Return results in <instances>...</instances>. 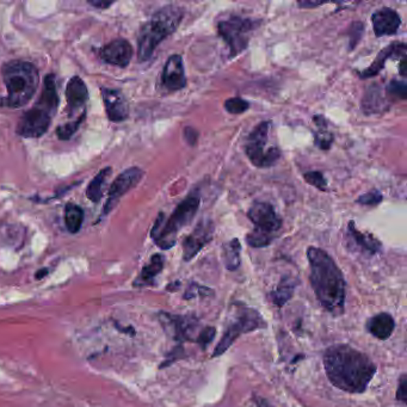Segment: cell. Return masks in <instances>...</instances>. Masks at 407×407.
<instances>
[{"mask_svg":"<svg viewBox=\"0 0 407 407\" xmlns=\"http://www.w3.org/2000/svg\"><path fill=\"white\" fill-rule=\"evenodd\" d=\"M266 324L261 314L248 307H243L235 313L234 321L224 329V334L216 345L213 357L220 356L229 350V347L242 336L255 329H263Z\"/></svg>","mask_w":407,"mask_h":407,"instance_id":"cell-9","label":"cell"},{"mask_svg":"<svg viewBox=\"0 0 407 407\" xmlns=\"http://www.w3.org/2000/svg\"><path fill=\"white\" fill-rule=\"evenodd\" d=\"M240 251L242 245L238 239L234 238L226 243L222 247V258L226 269L229 271H234L240 266Z\"/></svg>","mask_w":407,"mask_h":407,"instance_id":"cell-25","label":"cell"},{"mask_svg":"<svg viewBox=\"0 0 407 407\" xmlns=\"http://www.w3.org/2000/svg\"><path fill=\"white\" fill-rule=\"evenodd\" d=\"M201 203V195L198 190H192L188 197L176 207L174 213L166 218L161 213L151 231V238L161 250H170L177 243L179 231L188 226L196 216Z\"/></svg>","mask_w":407,"mask_h":407,"instance_id":"cell-5","label":"cell"},{"mask_svg":"<svg viewBox=\"0 0 407 407\" xmlns=\"http://www.w3.org/2000/svg\"><path fill=\"white\" fill-rule=\"evenodd\" d=\"M110 174H111V167H104L90 182L86 189V196L90 201L93 202V203H98V202L101 201L102 196H103L102 188H103V184L106 182V179L109 177Z\"/></svg>","mask_w":407,"mask_h":407,"instance_id":"cell-28","label":"cell"},{"mask_svg":"<svg viewBox=\"0 0 407 407\" xmlns=\"http://www.w3.org/2000/svg\"><path fill=\"white\" fill-rule=\"evenodd\" d=\"M216 334V331L214 327H206V329H201L197 336L196 343L200 344L202 349H206L213 342Z\"/></svg>","mask_w":407,"mask_h":407,"instance_id":"cell-35","label":"cell"},{"mask_svg":"<svg viewBox=\"0 0 407 407\" xmlns=\"http://www.w3.org/2000/svg\"><path fill=\"white\" fill-rule=\"evenodd\" d=\"M326 4V3H321V1H300L299 6L302 9H311V8H316V6H321V5Z\"/></svg>","mask_w":407,"mask_h":407,"instance_id":"cell-40","label":"cell"},{"mask_svg":"<svg viewBox=\"0 0 407 407\" xmlns=\"http://www.w3.org/2000/svg\"><path fill=\"white\" fill-rule=\"evenodd\" d=\"M255 229L246 235L248 245L255 248L269 246L282 227V219L268 202H255L247 213Z\"/></svg>","mask_w":407,"mask_h":407,"instance_id":"cell-6","label":"cell"},{"mask_svg":"<svg viewBox=\"0 0 407 407\" xmlns=\"http://www.w3.org/2000/svg\"><path fill=\"white\" fill-rule=\"evenodd\" d=\"M66 98H67V106L71 114H73L74 111H78L80 108L86 104L89 100V90L84 80L78 75H74L69 79L66 87Z\"/></svg>","mask_w":407,"mask_h":407,"instance_id":"cell-18","label":"cell"},{"mask_svg":"<svg viewBox=\"0 0 407 407\" xmlns=\"http://www.w3.org/2000/svg\"><path fill=\"white\" fill-rule=\"evenodd\" d=\"M393 56H402V58L406 56V45L400 43V42H394L392 45L384 47V49L376 56L374 62L368 69L361 71V72H357L358 77L362 79L375 77L384 69L386 61Z\"/></svg>","mask_w":407,"mask_h":407,"instance_id":"cell-17","label":"cell"},{"mask_svg":"<svg viewBox=\"0 0 407 407\" xmlns=\"http://www.w3.org/2000/svg\"><path fill=\"white\" fill-rule=\"evenodd\" d=\"M258 407H272L270 406V405H269V404H266V402H264V403H261V405H259V406Z\"/></svg>","mask_w":407,"mask_h":407,"instance_id":"cell-43","label":"cell"},{"mask_svg":"<svg viewBox=\"0 0 407 407\" xmlns=\"http://www.w3.org/2000/svg\"><path fill=\"white\" fill-rule=\"evenodd\" d=\"M270 121H264L257 126L247 137L245 153L252 164L259 169L274 166L281 158V151L277 147L266 148L270 133Z\"/></svg>","mask_w":407,"mask_h":407,"instance_id":"cell-8","label":"cell"},{"mask_svg":"<svg viewBox=\"0 0 407 407\" xmlns=\"http://www.w3.org/2000/svg\"><path fill=\"white\" fill-rule=\"evenodd\" d=\"M405 69H406V56H405V58H402V64H400V74H402V75H405V74H406Z\"/></svg>","mask_w":407,"mask_h":407,"instance_id":"cell-42","label":"cell"},{"mask_svg":"<svg viewBox=\"0 0 407 407\" xmlns=\"http://www.w3.org/2000/svg\"><path fill=\"white\" fill-rule=\"evenodd\" d=\"M184 139H185V141L188 142L189 145L194 146L197 142V139H198V133L191 127H187V128L184 129Z\"/></svg>","mask_w":407,"mask_h":407,"instance_id":"cell-38","label":"cell"},{"mask_svg":"<svg viewBox=\"0 0 407 407\" xmlns=\"http://www.w3.org/2000/svg\"><path fill=\"white\" fill-rule=\"evenodd\" d=\"M47 275H48V269H41V270L37 271L36 275H35V279H42Z\"/></svg>","mask_w":407,"mask_h":407,"instance_id":"cell-41","label":"cell"},{"mask_svg":"<svg viewBox=\"0 0 407 407\" xmlns=\"http://www.w3.org/2000/svg\"><path fill=\"white\" fill-rule=\"evenodd\" d=\"M381 201H382V194L379 190L367 192L357 198V203H360L362 206H376L381 203Z\"/></svg>","mask_w":407,"mask_h":407,"instance_id":"cell-34","label":"cell"},{"mask_svg":"<svg viewBox=\"0 0 407 407\" xmlns=\"http://www.w3.org/2000/svg\"><path fill=\"white\" fill-rule=\"evenodd\" d=\"M363 110L367 114H374V113H380L386 109L384 106V100L381 95L380 87L377 85H371V89L367 91L366 96L363 98Z\"/></svg>","mask_w":407,"mask_h":407,"instance_id":"cell-27","label":"cell"},{"mask_svg":"<svg viewBox=\"0 0 407 407\" xmlns=\"http://www.w3.org/2000/svg\"><path fill=\"white\" fill-rule=\"evenodd\" d=\"M143 177V171L139 167H130L119 174L113 184L110 185L109 192H108V200H106V206L103 208L101 218L108 216L110 211L117 206L119 200L130 191L132 189L135 188L139 182Z\"/></svg>","mask_w":407,"mask_h":407,"instance_id":"cell-11","label":"cell"},{"mask_svg":"<svg viewBox=\"0 0 407 407\" xmlns=\"http://www.w3.org/2000/svg\"><path fill=\"white\" fill-rule=\"evenodd\" d=\"M303 178L307 183L311 184L314 188L321 190V191H326L327 190V182H326L324 174H321V171H310L303 174Z\"/></svg>","mask_w":407,"mask_h":407,"instance_id":"cell-32","label":"cell"},{"mask_svg":"<svg viewBox=\"0 0 407 407\" xmlns=\"http://www.w3.org/2000/svg\"><path fill=\"white\" fill-rule=\"evenodd\" d=\"M86 117V113L80 115L79 119H75L73 122H69V124H62L56 128V135L59 137L60 140L62 141H67L71 137H73L75 132L78 130L80 124L84 122V119Z\"/></svg>","mask_w":407,"mask_h":407,"instance_id":"cell-30","label":"cell"},{"mask_svg":"<svg viewBox=\"0 0 407 407\" xmlns=\"http://www.w3.org/2000/svg\"><path fill=\"white\" fill-rule=\"evenodd\" d=\"M53 117L54 116L51 113L35 104L34 108L27 110V113H24L23 116L21 117L16 132L19 137H25V139L43 137L51 127Z\"/></svg>","mask_w":407,"mask_h":407,"instance_id":"cell-10","label":"cell"},{"mask_svg":"<svg viewBox=\"0 0 407 407\" xmlns=\"http://www.w3.org/2000/svg\"><path fill=\"white\" fill-rule=\"evenodd\" d=\"M214 234V224L209 219H202L191 233L183 242L184 261H190L197 256L207 244L211 242Z\"/></svg>","mask_w":407,"mask_h":407,"instance_id":"cell-12","label":"cell"},{"mask_svg":"<svg viewBox=\"0 0 407 407\" xmlns=\"http://www.w3.org/2000/svg\"><path fill=\"white\" fill-rule=\"evenodd\" d=\"M248 108H250L248 102L245 101L243 98H240V97H233V98H229V100L224 102V109L229 114H244L245 111L248 110Z\"/></svg>","mask_w":407,"mask_h":407,"instance_id":"cell-31","label":"cell"},{"mask_svg":"<svg viewBox=\"0 0 407 407\" xmlns=\"http://www.w3.org/2000/svg\"><path fill=\"white\" fill-rule=\"evenodd\" d=\"M60 100L56 90V82L55 75L53 73L47 74L46 78L43 80V87L40 100L36 102L37 106L46 109L53 116L56 114V110L59 106Z\"/></svg>","mask_w":407,"mask_h":407,"instance_id":"cell-20","label":"cell"},{"mask_svg":"<svg viewBox=\"0 0 407 407\" xmlns=\"http://www.w3.org/2000/svg\"><path fill=\"white\" fill-rule=\"evenodd\" d=\"M316 126L319 130L314 134V142L316 147H319L323 151H329L332 142H334V134L327 130V124H326L324 116H316L314 117Z\"/></svg>","mask_w":407,"mask_h":407,"instance_id":"cell-29","label":"cell"},{"mask_svg":"<svg viewBox=\"0 0 407 407\" xmlns=\"http://www.w3.org/2000/svg\"><path fill=\"white\" fill-rule=\"evenodd\" d=\"M133 54V47L124 38H116L100 51V56L104 62L122 69L130 64Z\"/></svg>","mask_w":407,"mask_h":407,"instance_id":"cell-14","label":"cell"},{"mask_svg":"<svg viewBox=\"0 0 407 407\" xmlns=\"http://www.w3.org/2000/svg\"><path fill=\"white\" fill-rule=\"evenodd\" d=\"M363 30H364V25H363L362 22H353V23L351 24V27H350V32H351L353 35H350V49H353L357 43H358V41L361 40Z\"/></svg>","mask_w":407,"mask_h":407,"instance_id":"cell-36","label":"cell"},{"mask_svg":"<svg viewBox=\"0 0 407 407\" xmlns=\"http://www.w3.org/2000/svg\"><path fill=\"white\" fill-rule=\"evenodd\" d=\"M387 92H388L389 95L398 97V98H400V100H406V82H402V80H397V79H393L392 82H389L388 87H387Z\"/></svg>","mask_w":407,"mask_h":407,"instance_id":"cell-33","label":"cell"},{"mask_svg":"<svg viewBox=\"0 0 407 407\" xmlns=\"http://www.w3.org/2000/svg\"><path fill=\"white\" fill-rule=\"evenodd\" d=\"M295 287H296V281L293 277L283 276L277 284V287L271 292V301L274 302L276 306H283L293 298Z\"/></svg>","mask_w":407,"mask_h":407,"instance_id":"cell-23","label":"cell"},{"mask_svg":"<svg viewBox=\"0 0 407 407\" xmlns=\"http://www.w3.org/2000/svg\"><path fill=\"white\" fill-rule=\"evenodd\" d=\"M349 234L351 235V238L353 239V242L362 247L364 251L371 253V255H376L381 251L382 245L377 239L374 238L371 234L362 233L358 232L356 227H355V222L350 221L349 222Z\"/></svg>","mask_w":407,"mask_h":407,"instance_id":"cell-24","label":"cell"},{"mask_svg":"<svg viewBox=\"0 0 407 407\" xmlns=\"http://www.w3.org/2000/svg\"><path fill=\"white\" fill-rule=\"evenodd\" d=\"M261 24V19H246L240 16L220 21L218 32L229 46L231 58L237 56L246 49L252 32Z\"/></svg>","mask_w":407,"mask_h":407,"instance_id":"cell-7","label":"cell"},{"mask_svg":"<svg viewBox=\"0 0 407 407\" xmlns=\"http://www.w3.org/2000/svg\"><path fill=\"white\" fill-rule=\"evenodd\" d=\"M395 323L393 316L387 313H380L377 316H373L367 323V329L375 338L386 340L393 334Z\"/></svg>","mask_w":407,"mask_h":407,"instance_id":"cell-21","label":"cell"},{"mask_svg":"<svg viewBox=\"0 0 407 407\" xmlns=\"http://www.w3.org/2000/svg\"><path fill=\"white\" fill-rule=\"evenodd\" d=\"M324 367L329 382L347 393H363L376 374L371 358L349 345L327 349Z\"/></svg>","mask_w":407,"mask_h":407,"instance_id":"cell-1","label":"cell"},{"mask_svg":"<svg viewBox=\"0 0 407 407\" xmlns=\"http://www.w3.org/2000/svg\"><path fill=\"white\" fill-rule=\"evenodd\" d=\"M371 23L376 37L391 36L398 32L402 19L395 10L382 8L373 14Z\"/></svg>","mask_w":407,"mask_h":407,"instance_id":"cell-16","label":"cell"},{"mask_svg":"<svg viewBox=\"0 0 407 407\" xmlns=\"http://www.w3.org/2000/svg\"><path fill=\"white\" fill-rule=\"evenodd\" d=\"M397 399L402 403H406L407 399V379L406 375H403L399 381L398 392H397Z\"/></svg>","mask_w":407,"mask_h":407,"instance_id":"cell-37","label":"cell"},{"mask_svg":"<svg viewBox=\"0 0 407 407\" xmlns=\"http://www.w3.org/2000/svg\"><path fill=\"white\" fill-rule=\"evenodd\" d=\"M1 74L8 90V97L0 100V104L10 108L27 106L36 93L40 82L36 66L23 60H11L4 64Z\"/></svg>","mask_w":407,"mask_h":407,"instance_id":"cell-4","label":"cell"},{"mask_svg":"<svg viewBox=\"0 0 407 407\" xmlns=\"http://www.w3.org/2000/svg\"><path fill=\"white\" fill-rule=\"evenodd\" d=\"M187 82L182 56L178 54L171 55L165 62L161 74V85L167 91L174 92L183 90L187 86Z\"/></svg>","mask_w":407,"mask_h":407,"instance_id":"cell-13","label":"cell"},{"mask_svg":"<svg viewBox=\"0 0 407 407\" xmlns=\"http://www.w3.org/2000/svg\"><path fill=\"white\" fill-rule=\"evenodd\" d=\"M89 4L93 6V8H97V9L106 10L108 9V8H110L111 5L114 4V1H98V0H97V1H92V0H90Z\"/></svg>","mask_w":407,"mask_h":407,"instance_id":"cell-39","label":"cell"},{"mask_svg":"<svg viewBox=\"0 0 407 407\" xmlns=\"http://www.w3.org/2000/svg\"><path fill=\"white\" fill-rule=\"evenodd\" d=\"M183 17V8L167 5L158 10L152 19L142 25L137 38V59L140 62L151 59L156 47L178 29Z\"/></svg>","mask_w":407,"mask_h":407,"instance_id":"cell-3","label":"cell"},{"mask_svg":"<svg viewBox=\"0 0 407 407\" xmlns=\"http://www.w3.org/2000/svg\"><path fill=\"white\" fill-rule=\"evenodd\" d=\"M84 222V211L74 203H67L65 207V224L69 233H78Z\"/></svg>","mask_w":407,"mask_h":407,"instance_id":"cell-26","label":"cell"},{"mask_svg":"<svg viewBox=\"0 0 407 407\" xmlns=\"http://www.w3.org/2000/svg\"><path fill=\"white\" fill-rule=\"evenodd\" d=\"M165 319H161V321H165L167 326H165L166 329H169L174 338L179 339V340H192V334L195 332L197 327V323L195 319H190L189 316H169V314H163Z\"/></svg>","mask_w":407,"mask_h":407,"instance_id":"cell-19","label":"cell"},{"mask_svg":"<svg viewBox=\"0 0 407 407\" xmlns=\"http://www.w3.org/2000/svg\"><path fill=\"white\" fill-rule=\"evenodd\" d=\"M164 256H161L159 253L152 256L150 263L142 268L139 277L134 281V286L135 287H147V286L154 283L156 276L161 274L163 268H164Z\"/></svg>","mask_w":407,"mask_h":407,"instance_id":"cell-22","label":"cell"},{"mask_svg":"<svg viewBox=\"0 0 407 407\" xmlns=\"http://www.w3.org/2000/svg\"><path fill=\"white\" fill-rule=\"evenodd\" d=\"M102 98L106 106V116L111 122H124L128 119L129 106L124 93L117 89L101 87Z\"/></svg>","mask_w":407,"mask_h":407,"instance_id":"cell-15","label":"cell"},{"mask_svg":"<svg viewBox=\"0 0 407 407\" xmlns=\"http://www.w3.org/2000/svg\"><path fill=\"white\" fill-rule=\"evenodd\" d=\"M310 281L318 301L334 316L343 314L345 279L332 257L318 247H308Z\"/></svg>","mask_w":407,"mask_h":407,"instance_id":"cell-2","label":"cell"}]
</instances>
